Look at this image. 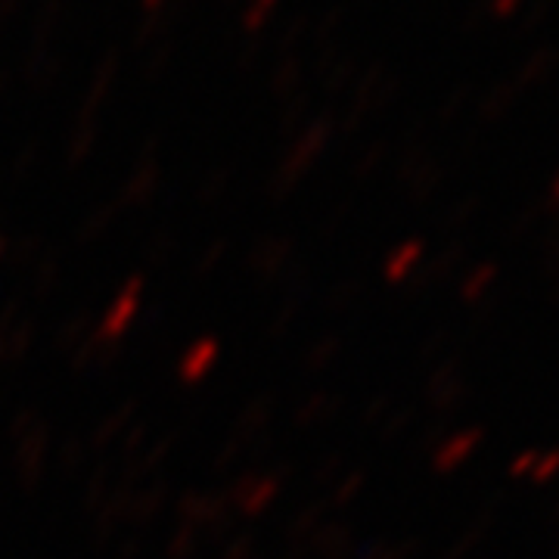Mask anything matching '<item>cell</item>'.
Returning <instances> with one entry per match:
<instances>
[{"label": "cell", "mask_w": 559, "mask_h": 559, "mask_svg": "<svg viewBox=\"0 0 559 559\" xmlns=\"http://www.w3.org/2000/svg\"><path fill=\"white\" fill-rule=\"evenodd\" d=\"M522 7V0H488V13H495V16H510V13H516Z\"/></svg>", "instance_id": "2"}, {"label": "cell", "mask_w": 559, "mask_h": 559, "mask_svg": "<svg viewBox=\"0 0 559 559\" xmlns=\"http://www.w3.org/2000/svg\"><path fill=\"white\" fill-rule=\"evenodd\" d=\"M550 10H554V0H535V3L525 10V13H528V16H525V28H535L538 22L547 20V16H550Z\"/></svg>", "instance_id": "1"}]
</instances>
